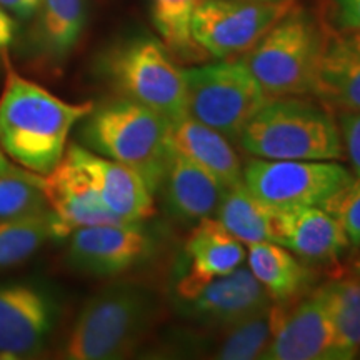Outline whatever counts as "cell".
<instances>
[{
  "label": "cell",
  "mask_w": 360,
  "mask_h": 360,
  "mask_svg": "<svg viewBox=\"0 0 360 360\" xmlns=\"http://www.w3.org/2000/svg\"><path fill=\"white\" fill-rule=\"evenodd\" d=\"M0 94V147L22 169L47 175L64 159L72 129L94 102L70 103L13 70L8 56Z\"/></svg>",
  "instance_id": "obj_1"
},
{
  "label": "cell",
  "mask_w": 360,
  "mask_h": 360,
  "mask_svg": "<svg viewBox=\"0 0 360 360\" xmlns=\"http://www.w3.org/2000/svg\"><path fill=\"white\" fill-rule=\"evenodd\" d=\"M160 314L154 289L134 281H117L89 297L72 323L60 357L115 360L134 354Z\"/></svg>",
  "instance_id": "obj_2"
},
{
  "label": "cell",
  "mask_w": 360,
  "mask_h": 360,
  "mask_svg": "<svg viewBox=\"0 0 360 360\" xmlns=\"http://www.w3.org/2000/svg\"><path fill=\"white\" fill-rule=\"evenodd\" d=\"M79 141L89 150L141 174L150 192H159L172 160L170 120L130 98L94 103L80 120Z\"/></svg>",
  "instance_id": "obj_3"
},
{
  "label": "cell",
  "mask_w": 360,
  "mask_h": 360,
  "mask_svg": "<svg viewBox=\"0 0 360 360\" xmlns=\"http://www.w3.org/2000/svg\"><path fill=\"white\" fill-rule=\"evenodd\" d=\"M237 142L247 154L270 160H337L344 154L334 117L302 96L270 97Z\"/></svg>",
  "instance_id": "obj_4"
},
{
  "label": "cell",
  "mask_w": 360,
  "mask_h": 360,
  "mask_svg": "<svg viewBox=\"0 0 360 360\" xmlns=\"http://www.w3.org/2000/svg\"><path fill=\"white\" fill-rule=\"evenodd\" d=\"M97 70L115 96L142 103L170 122L187 115L184 69L160 39L147 34L120 39L102 52Z\"/></svg>",
  "instance_id": "obj_5"
},
{
  "label": "cell",
  "mask_w": 360,
  "mask_h": 360,
  "mask_svg": "<svg viewBox=\"0 0 360 360\" xmlns=\"http://www.w3.org/2000/svg\"><path fill=\"white\" fill-rule=\"evenodd\" d=\"M323 29L294 7L240 58L269 97L312 96Z\"/></svg>",
  "instance_id": "obj_6"
},
{
  "label": "cell",
  "mask_w": 360,
  "mask_h": 360,
  "mask_svg": "<svg viewBox=\"0 0 360 360\" xmlns=\"http://www.w3.org/2000/svg\"><path fill=\"white\" fill-rule=\"evenodd\" d=\"M187 115L238 141L250 119L269 101L242 60H220L184 69Z\"/></svg>",
  "instance_id": "obj_7"
},
{
  "label": "cell",
  "mask_w": 360,
  "mask_h": 360,
  "mask_svg": "<svg viewBox=\"0 0 360 360\" xmlns=\"http://www.w3.org/2000/svg\"><path fill=\"white\" fill-rule=\"evenodd\" d=\"M334 160H270L254 157L244 167V186L274 210L323 207L352 182Z\"/></svg>",
  "instance_id": "obj_8"
},
{
  "label": "cell",
  "mask_w": 360,
  "mask_h": 360,
  "mask_svg": "<svg viewBox=\"0 0 360 360\" xmlns=\"http://www.w3.org/2000/svg\"><path fill=\"white\" fill-rule=\"evenodd\" d=\"M295 6L294 0H202L192 19L193 39L220 60L244 56Z\"/></svg>",
  "instance_id": "obj_9"
},
{
  "label": "cell",
  "mask_w": 360,
  "mask_h": 360,
  "mask_svg": "<svg viewBox=\"0 0 360 360\" xmlns=\"http://www.w3.org/2000/svg\"><path fill=\"white\" fill-rule=\"evenodd\" d=\"M65 264L89 277H117L154 254L155 242L141 224H98L69 233Z\"/></svg>",
  "instance_id": "obj_10"
},
{
  "label": "cell",
  "mask_w": 360,
  "mask_h": 360,
  "mask_svg": "<svg viewBox=\"0 0 360 360\" xmlns=\"http://www.w3.org/2000/svg\"><path fill=\"white\" fill-rule=\"evenodd\" d=\"M56 322L57 305L47 290L27 282L0 283V360L42 355Z\"/></svg>",
  "instance_id": "obj_11"
},
{
  "label": "cell",
  "mask_w": 360,
  "mask_h": 360,
  "mask_svg": "<svg viewBox=\"0 0 360 360\" xmlns=\"http://www.w3.org/2000/svg\"><path fill=\"white\" fill-rule=\"evenodd\" d=\"M175 310L193 326L220 332L252 315L264 312L274 302L250 269L237 267L227 276L202 285L195 294L172 299Z\"/></svg>",
  "instance_id": "obj_12"
},
{
  "label": "cell",
  "mask_w": 360,
  "mask_h": 360,
  "mask_svg": "<svg viewBox=\"0 0 360 360\" xmlns=\"http://www.w3.org/2000/svg\"><path fill=\"white\" fill-rule=\"evenodd\" d=\"M332 347V326L321 289L272 307V339L264 360H323Z\"/></svg>",
  "instance_id": "obj_13"
},
{
  "label": "cell",
  "mask_w": 360,
  "mask_h": 360,
  "mask_svg": "<svg viewBox=\"0 0 360 360\" xmlns=\"http://www.w3.org/2000/svg\"><path fill=\"white\" fill-rule=\"evenodd\" d=\"M65 155L82 170L105 209L119 220L142 224L155 214L154 193L134 169L98 155L80 143L67 146Z\"/></svg>",
  "instance_id": "obj_14"
},
{
  "label": "cell",
  "mask_w": 360,
  "mask_h": 360,
  "mask_svg": "<svg viewBox=\"0 0 360 360\" xmlns=\"http://www.w3.org/2000/svg\"><path fill=\"white\" fill-rule=\"evenodd\" d=\"M245 260V249L215 217L202 219L184 247V262L172 283V299L195 294L214 278L227 276Z\"/></svg>",
  "instance_id": "obj_15"
},
{
  "label": "cell",
  "mask_w": 360,
  "mask_h": 360,
  "mask_svg": "<svg viewBox=\"0 0 360 360\" xmlns=\"http://www.w3.org/2000/svg\"><path fill=\"white\" fill-rule=\"evenodd\" d=\"M312 96L342 112H360V30L326 32Z\"/></svg>",
  "instance_id": "obj_16"
},
{
  "label": "cell",
  "mask_w": 360,
  "mask_h": 360,
  "mask_svg": "<svg viewBox=\"0 0 360 360\" xmlns=\"http://www.w3.org/2000/svg\"><path fill=\"white\" fill-rule=\"evenodd\" d=\"M40 187L49 207L60 224L64 237L75 229L98 224H125L105 209L89 180L69 157L64 155L47 175H42Z\"/></svg>",
  "instance_id": "obj_17"
},
{
  "label": "cell",
  "mask_w": 360,
  "mask_h": 360,
  "mask_svg": "<svg viewBox=\"0 0 360 360\" xmlns=\"http://www.w3.org/2000/svg\"><path fill=\"white\" fill-rule=\"evenodd\" d=\"M278 245L307 264L334 262L350 247L335 215L323 207L278 210Z\"/></svg>",
  "instance_id": "obj_18"
},
{
  "label": "cell",
  "mask_w": 360,
  "mask_h": 360,
  "mask_svg": "<svg viewBox=\"0 0 360 360\" xmlns=\"http://www.w3.org/2000/svg\"><path fill=\"white\" fill-rule=\"evenodd\" d=\"M160 191L165 210L175 220L197 224L202 219L215 217L227 187L207 170L174 152Z\"/></svg>",
  "instance_id": "obj_19"
},
{
  "label": "cell",
  "mask_w": 360,
  "mask_h": 360,
  "mask_svg": "<svg viewBox=\"0 0 360 360\" xmlns=\"http://www.w3.org/2000/svg\"><path fill=\"white\" fill-rule=\"evenodd\" d=\"M174 152L186 157L231 188L244 182V167L229 139L191 115L170 122Z\"/></svg>",
  "instance_id": "obj_20"
},
{
  "label": "cell",
  "mask_w": 360,
  "mask_h": 360,
  "mask_svg": "<svg viewBox=\"0 0 360 360\" xmlns=\"http://www.w3.org/2000/svg\"><path fill=\"white\" fill-rule=\"evenodd\" d=\"M247 262L274 304L292 302L309 290L312 272L285 247L274 242L250 244Z\"/></svg>",
  "instance_id": "obj_21"
},
{
  "label": "cell",
  "mask_w": 360,
  "mask_h": 360,
  "mask_svg": "<svg viewBox=\"0 0 360 360\" xmlns=\"http://www.w3.org/2000/svg\"><path fill=\"white\" fill-rule=\"evenodd\" d=\"M35 15V49L49 64H62L87 25V0H40Z\"/></svg>",
  "instance_id": "obj_22"
},
{
  "label": "cell",
  "mask_w": 360,
  "mask_h": 360,
  "mask_svg": "<svg viewBox=\"0 0 360 360\" xmlns=\"http://www.w3.org/2000/svg\"><path fill=\"white\" fill-rule=\"evenodd\" d=\"M215 219L242 244H278V210L259 200L244 182L225 191Z\"/></svg>",
  "instance_id": "obj_23"
},
{
  "label": "cell",
  "mask_w": 360,
  "mask_h": 360,
  "mask_svg": "<svg viewBox=\"0 0 360 360\" xmlns=\"http://www.w3.org/2000/svg\"><path fill=\"white\" fill-rule=\"evenodd\" d=\"M332 326L328 360H349L360 352V276L334 278L319 287Z\"/></svg>",
  "instance_id": "obj_24"
},
{
  "label": "cell",
  "mask_w": 360,
  "mask_h": 360,
  "mask_svg": "<svg viewBox=\"0 0 360 360\" xmlns=\"http://www.w3.org/2000/svg\"><path fill=\"white\" fill-rule=\"evenodd\" d=\"M150 17L160 42L174 58L199 62L207 58L192 34V19L202 0H148Z\"/></svg>",
  "instance_id": "obj_25"
},
{
  "label": "cell",
  "mask_w": 360,
  "mask_h": 360,
  "mask_svg": "<svg viewBox=\"0 0 360 360\" xmlns=\"http://www.w3.org/2000/svg\"><path fill=\"white\" fill-rule=\"evenodd\" d=\"M52 237H64L52 210L30 217L0 220V272L25 262Z\"/></svg>",
  "instance_id": "obj_26"
},
{
  "label": "cell",
  "mask_w": 360,
  "mask_h": 360,
  "mask_svg": "<svg viewBox=\"0 0 360 360\" xmlns=\"http://www.w3.org/2000/svg\"><path fill=\"white\" fill-rule=\"evenodd\" d=\"M272 307L217 332L212 357L219 360L262 359L272 339Z\"/></svg>",
  "instance_id": "obj_27"
},
{
  "label": "cell",
  "mask_w": 360,
  "mask_h": 360,
  "mask_svg": "<svg viewBox=\"0 0 360 360\" xmlns=\"http://www.w3.org/2000/svg\"><path fill=\"white\" fill-rule=\"evenodd\" d=\"M42 175H0V220L30 217L51 210L40 187Z\"/></svg>",
  "instance_id": "obj_28"
},
{
  "label": "cell",
  "mask_w": 360,
  "mask_h": 360,
  "mask_svg": "<svg viewBox=\"0 0 360 360\" xmlns=\"http://www.w3.org/2000/svg\"><path fill=\"white\" fill-rule=\"evenodd\" d=\"M323 209L342 224L350 245L360 247V175H355L352 182L332 197Z\"/></svg>",
  "instance_id": "obj_29"
},
{
  "label": "cell",
  "mask_w": 360,
  "mask_h": 360,
  "mask_svg": "<svg viewBox=\"0 0 360 360\" xmlns=\"http://www.w3.org/2000/svg\"><path fill=\"white\" fill-rule=\"evenodd\" d=\"M340 135L355 175H360V112H342Z\"/></svg>",
  "instance_id": "obj_30"
},
{
  "label": "cell",
  "mask_w": 360,
  "mask_h": 360,
  "mask_svg": "<svg viewBox=\"0 0 360 360\" xmlns=\"http://www.w3.org/2000/svg\"><path fill=\"white\" fill-rule=\"evenodd\" d=\"M337 24L344 30H360V0H335Z\"/></svg>",
  "instance_id": "obj_31"
},
{
  "label": "cell",
  "mask_w": 360,
  "mask_h": 360,
  "mask_svg": "<svg viewBox=\"0 0 360 360\" xmlns=\"http://www.w3.org/2000/svg\"><path fill=\"white\" fill-rule=\"evenodd\" d=\"M39 6L40 0H0V7L11 13L13 19L20 22L34 19Z\"/></svg>",
  "instance_id": "obj_32"
},
{
  "label": "cell",
  "mask_w": 360,
  "mask_h": 360,
  "mask_svg": "<svg viewBox=\"0 0 360 360\" xmlns=\"http://www.w3.org/2000/svg\"><path fill=\"white\" fill-rule=\"evenodd\" d=\"M17 24L15 19L0 7V57H4L11 47L13 39H15Z\"/></svg>",
  "instance_id": "obj_33"
},
{
  "label": "cell",
  "mask_w": 360,
  "mask_h": 360,
  "mask_svg": "<svg viewBox=\"0 0 360 360\" xmlns=\"http://www.w3.org/2000/svg\"><path fill=\"white\" fill-rule=\"evenodd\" d=\"M0 175H20V177H32L35 174L19 167L15 162L8 159L6 152H4L2 147H0Z\"/></svg>",
  "instance_id": "obj_34"
},
{
  "label": "cell",
  "mask_w": 360,
  "mask_h": 360,
  "mask_svg": "<svg viewBox=\"0 0 360 360\" xmlns=\"http://www.w3.org/2000/svg\"><path fill=\"white\" fill-rule=\"evenodd\" d=\"M354 274H359V276H360V259L354 265Z\"/></svg>",
  "instance_id": "obj_35"
}]
</instances>
